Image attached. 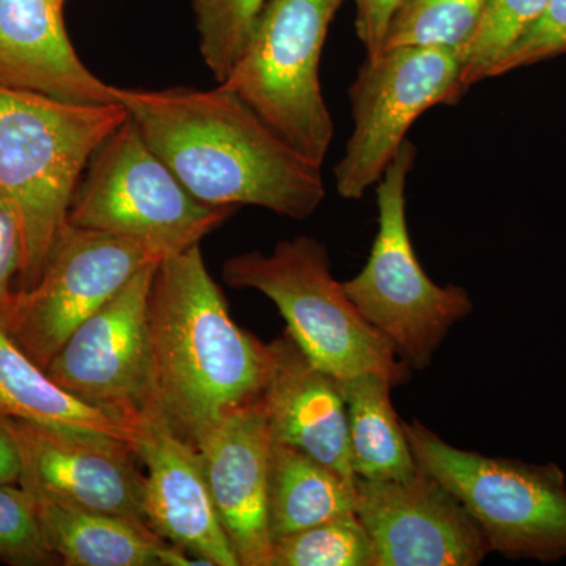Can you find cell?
I'll list each match as a JSON object with an SVG mask.
<instances>
[{
	"label": "cell",
	"instance_id": "28",
	"mask_svg": "<svg viewBox=\"0 0 566 566\" xmlns=\"http://www.w3.org/2000/svg\"><path fill=\"white\" fill-rule=\"evenodd\" d=\"M356 6V32L364 44L365 57L381 54L387 32L403 0H353Z\"/></svg>",
	"mask_w": 566,
	"mask_h": 566
},
{
	"label": "cell",
	"instance_id": "3",
	"mask_svg": "<svg viewBox=\"0 0 566 566\" xmlns=\"http://www.w3.org/2000/svg\"><path fill=\"white\" fill-rule=\"evenodd\" d=\"M128 120L122 103H66L0 84V197L21 240L13 292L40 281L93 153Z\"/></svg>",
	"mask_w": 566,
	"mask_h": 566
},
{
	"label": "cell",
	"instance_id": "4",
	"mask_svg": "<svg viewBox=\"0 0 566 566\" xmlns=\"http://www.w3.org/2000/svg\"><path fill=\"white\" fill-rule=\"evenodd\" d=\"M223 282L237 290H256L270 297L286 323V334L305 356L344 379L376 374L403 386L411 367L357 311L334 279L326 245L312 237L281 241L273 252L241 253L227 260Z\"/></svg>",
	"mask_w": 566,
	"mask_h": 566
},
{
	"label": "cell",
	"instance_id": "13",
	"mask_svg": "<svg viewBox=\"0 0 566 566\" xmlns=\"http://www.w3.org/2000/svg\"><path fill=\"white\" fill-rule=\"evenodd\" d=\"M6 419L20 449V485L32 497L148 524L144 474L132 447L73 438Z\"/></svg>",
	"mask_w": 566,
	"mask_h": 566
},
{
	"label": "cell",
	"instance_id": "31",
	"mask_svg": "<svg viewBox=\"0 0 566 566\" xmlns=\"http://www.w3.org/2000/svg\"><path fill=\"white\" fill-rule=\"evenodd\" d=\"M61 2L63 3V6H65V3L69 2V0H61Z\"/></svg>",
	"mask_w": 566,
	"mask_h": 566
},
{
	"label": "cell",
	"instance_id": "29",
	"mask_svg": "<svg viewBox=\"0 0 566 566\" xmlns=\"http://www.w3.org/2000/svg\"><path fill=\"white\" fill-rule=\"evenodd\" d=\"M21 264V240L9 205L0 197V301L17 285Z\"/></svg>",
	"mask_w": 566,
	"mask_h": 566
},
{
	"label": "cell",
	"instance_id": "11",
	"mask_svg": "<svg viewBox=\"0 0 566 566\" xmlns=\"http://www.w3.org/2000/svg\"><path fill=\"white\" fill-rule=\"evenodd\" d=\"M158 263L142 268L82 323L46 367L54 381L81 400L133 420L159 415L150 334Z\"/></svg>",
	"mask_w": 566,
	"mask_h": 566
},
{
	"label": "cell",
	"instance_id": "18",
	"mask_svg": "<svg viewBox=\"0 0 566 566\" xmlns=\"http://www.w3.org/2000/svg\"><path fill=\"white\" fill-rule=\"evenodd\" d=\"M0 416L73 438L114 442L136 452L142 420L96 408L63 389L22 352L0 319Z\"/></svg>",
	"mask_w": 566,
	"mask_h": 566
},
{
	"label": "cell",
	"instance_id": "16",
	"mask_svg": "<svg viewBox=\"0 0 566 566\" xmlns=\"http://www.w3.org/2000/svg\"><path fill=\"white\" fill-rule=\"evenodd\" d=\"M0 84L66 103H120L74 50L61 0H0Z\"/></svg>",
	"mask_w": 566,
	"mask_h": 566
},
{
	"label": "cell",
	"instance_id": "9",
	"mask_svg": "<svg viewBox=\"0 0 566 566\" xmlns=\"http://www.w3.org/2000/svg\"><path fill=\"white\" fill-rule=\"evenodd\" d=\"M461 73L463 55L444 48H389L365 57L349 88L352 136L334 167L338 196L359 200L378 185L417 118L438 104L460 102Z\"/></svg>",
	"mask_w": 566,
	"mask_h": 566
},
{
	"label": "cell",
	"instance_id": "30",
	"mask_svg": "<svg viewBox=\"0 0 566 566\" xmlns=\"http://www.w3.org/2000/svg\"><path fill=\"white\" fill-rule=\"evenodd\" d=\"M21 457L6 417L0 416V485L20 483Z\"/></svg>",
	"mask_w": 566,
	"mask_h": 566
},
{
	"label": "cell",
	"instance_id": "10",
	"mask_svg": "<svg viewBox=\"0 0 566 566\" xmlns=\"http://www.w3.org/2000/svg\"><path fill=\"white\" fill-rule=\"evenodd\" d=\"M159 260L136 241L69 222L40 281L0 301V319L22 352L46 368L82 323Z\"/></svg>",
	"mask_w": 566,
	"mask_h": 566
},
{
	"label": "cell",
	"instance_id": "22",
	"mask_svg": "<svg viewBox=\"0 0 566 566\" xmlns=\"http://www.w3.org/2000/svg\"><path fill=\"white\" fill-rule=\"evenodd\" d=\"M486 7L488 0H403L390 22L385 50L444 48L464 55Z\"/></svg>",
	"mask_w": 566,
	"mask_h": 566
},
{
	"label": "cell",
	"instance_id": "2",
	"mask_svg": "<svg viewBox=\"0 0 566 566\" xmlns=\"http://www.w3.org/2000/svg\"><path fill=\"white\" fill-rule=\"evenodd\" d=\"M150 334L159 415L193 446L222 417L260 400L273 375L271 345L233 322L200 245L159 260Z\"/></svg>",
	"mask_w": 566,
	"mask_h": 566
},
{
	"label": "cell",
	"instance_id": "1",
	"mask_svg": "<svg viewBox=\"0 0 566 566\" xmlns=\"http://www.w3.org/2000/svg\"><path fill=\"white\" fill-rule=\"evenodd\" d=\"M117 98L148 147L203 203L251 205L303 221L326 197L322 166L223 84L211 91L117 87Z\"/></svg>",
	"mask_w": 566,
	"mask_h": 566
},
{
	"label": "cell",
	"instance_id": "27",
	"mask_svg": "<svg viewBox=\"0 0 566 566\" xmlns=\"http://www.w3.org/2000/svg\"><path fill=\"white\" fill-rule=\"evenodd\" d=\"M562 54H566V0H549L538 18L502 54L490 77L502 76Z\"/></svg>",
	"mask_w": 566,
	"mask_h": 566
},
{
	"label": "cell",
	"instance_id": "6",
	"mask_svg": "<svg viewBox=\"0 0 566 566\" xmlns=\"http://www.w3.org/2000/svg\"><path fill=\"white\" fill-rule=\"evenodd\" d=\"M237 210L193 197L129 117L93 153L71 199L69 222L136 241L163 260L200 245Z\"/></svg>",
	"mask_w": 566,
	"mask_h": 566
},
{
	"label": "cell",
	"instance_id": "7",
	"mask_svg": "<svg viewBox=\"0 0 566 566\" xmlns=\"http://www.w3.org/2000/svg\"><path fill=\"white\" fill-rule=\"evenodd\" d=\"M417 150L408 139L376 189L378 232L368 262L344 289L357 311L412 371L430 367L453 326L474 311L468 290L431 281L417 259L406 219V182Z\"/></svg>",
	"mask_w": 566,
	"mask_h": 566
},
{
	"label": "cell",
	"instance_id": "23",
	"mask_svg": "<svg viewBox=\"0 0 566 566\" xmlns=\"http://www.w3.org/2000/svg\"><path fill=\"white\" fill-rule=\"evenodd\" d=\"M270 566H376L375 546L352 513L279 539Z\"/></svg>",
	"mask_w": 566,
	"mask_h": 566
},
{
	"label": "cell",
	"instance_id": "15",
	"mask_svg": "<svg viewBox=\"0 0 566 566\" xmlns=\"http://www.w3.org/2000/svg\"><path fill=\"white\" fill-rule=\"evenodd\" d=\"M137 460L144 463V513L166 542L199 565L240 566L212 502L197 447L175 433L163 416L144 417Z\"/></svg>",
	"mask_w": 566,
	"mask_h": 566
},
{
	"label": "cell",
	"instance_id": "25",
	"mask_svg": "<svg viewBox=\"0 0 566 566\" xmlns=\"http://www.w3.org/2000/svg\"><path fill=\"white\" fill-rule=\"evenodd\" d=\"M549 0H488L482 24L463 55L461 82L468 91L490 80L491 70L513 41L546 9Z\"/></svg>",
	"mask_w": 566,
	"mask_h": 566
},
{
	"label": "cell",
	"instance_id": "26",
	"mask_svg": "<svg viewBox=\"0 0 566 566\" xmlns=\"http://www.w3.org/2000/svg\"><path fill=\"white\" fill-rule=\"evenodd\" d=\"M0 562L18 566L59 564L44 542L35 499L20 483L0 485Z\"/></svg>",
	"mask_w": 566,
	"mask_h": 566
},
{
	"label": "cell",
	"instance_id": "12",
	"mask_svg": "<svg viewBox=\"0 0 566 566\" xmlns=\"http://www.w3.org/2000/svg\"><path fill=\"white\" fill-rule=\"evenodd\" d=\"M356 515L376 566H476L491 553L460 499L420 468L405 480L356 476Z\"/></svg>",
	"mask_w": 566,
	"mask_h": 566
},
{
	"label": "cell",
	"instance_id": "5",
	"mask_svg": "<svg viewBox=\"0 0 566 566\" xmlns=\"http://www.w3.org/2000/svg\"><path fill=\"white\" fill-rule=\"evenodd\" d=\"M403 428L417 465L460 499L491 553L542 564L566 558V476L560 465L461 450L419 420L403 422Z\"/></svg>",
	"mask_w": 566,
	"mask_h": 566
},
{
	"label": "cell",
	"instance_id": "8",
	"mask_svg": "<svg viewBox=\"0 0 566 566\" xmlns=\"http://www.w3.org/2000/svg\"><path fill=\"white\" fill-rule=\"evenodd\" d=\"M345 0H270L226 81L290 147L323 167L334 122L319 84L331 22Z\"/></svg>",
	"mask_w": 566,
	"mask_h": 566
},
{
	"label": "cell",
	"instance_id": "17",
	"mask_svg": "<svg viewBox=\"0 0 566 566\" xmlns=\"http://www.w3.org/2000/svg\"><path fill=\"white\" fill-rule=\"evenodd\" d=\"M270 345L274 370L260 405L271 438L356 479L340 379L316 367L289 334Z\"/></svg>",
	"mask_w": 566,
	"mask_h": 566
},
{
	"label": "cell",
	"instance_id": "20",
	"mask_svg": "<svg viewBox=\"0 0 566 566\" xmlns=\"http://www.w3.org/2000/svg\"><path fill=\"white\" fill-rule=\"evenodd\" d=\"M268 506L274 545L316 524L356 513V479L296 447L273 441Z\"/></svg>",
	"mask_w": 566,
	"mask_h": 566
},
{
	"label": "cell",
	"instance_id": "19",
	"mask_svg": "<svg viewBox=\"0 0 566 566\" xmlns=\"http://www.w3.org/2000/svg\"><path fill=\"white\" fill-rule=\"evenodd\" d=\"M35 499V497H33ZM48 549L69 566H189L186 551L148 524L35 499Z\"/></svg>",
	"mask_w": 566,
	"mask_h": 566
},
{
	"label": "cell",
	"instance_id": "14",
	"mask_svg": "<svg viewBox=\"0 0 566 566\" xmlns=\"http://www.w3.org/2000/svg\"><path fill=\"white\" fill-rule=\"evenodd\" d=\"M223 531L240 566H270L273 438L260 400L234 409L196 442Z\"/></svg>",
	"mask_w": 566,
	"mask_h": 566
},
{
	"label": "cell",
	"instance_id": "21",
	"mask_svg": "<svg viewBox=\"0 0 566 566\" xmlns=\"http://www.w3.org/2000/svg\"><path fill=\"white\" fill-rule=\"evenodd\" d=\"M392 385L376 374L342 381L348 415L354 475L367 480H405L419 471L403 422L395 412Z\"/></svg>",
	"mask_w": 566,
	"mask_h": 566
},
{
	"label": "cell",
	"instance_id": "24",
	"mask_svg": "<svg viewBox=\"0 0 566 566\" xmlns=\"http://www.w3.org/2000/svg\"><path fill=\"white\" fill-rule=\"evenodd\" d=\"M199 50L216 82L226 81L243 54L270 0H191Z\"/></svg>",
	"mask_w": 566,
	"mask_h": 566
}]
</instances>
